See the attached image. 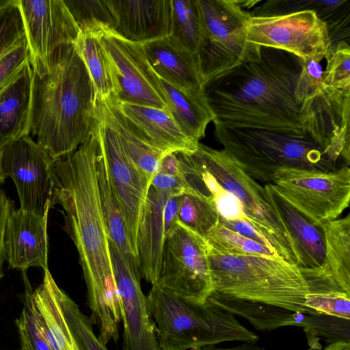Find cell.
<instances>
[{
    "label": "cell",
    "mask_w": 350,
    "mask_h": 350,
    "mask_svg": "<svg viewBox=\"0 0 350 350\" xmlns=\"http://www.w3.org/2000/svg\"><path fill=\"white\" fill-rule=\"evenodd\" d=\"M178 219L204 239L219 222V214L213 198L194 191L180 198Z\"/></svg>",
    "instance_id": "1f68e13d"
},
{
    "label": "cell",
    "mask_w": 350,
    "mask_h": 350,
    "mask_svg": "<svg viewBox=\"0 0 350 350\" xmlns=\"http://www.w3.org/2000/svg\"><path fill=\"white\" fill-rule=\"evenodd\" d=\"M14 202L3 190H0V281L4 276L3 264L6 260L5 248V234L8 219L11 211L14 208Z\"/></svg>",
    "instance_id": "ee69618b"
},
{
    "label": "cell",
    "mask_w": 350,
    "mask_h": 350,
    "mask_svg": "<svg viewBox=\"0 0 350 350\" xmlns=\"http://www.w3.org/2000/svg\"><path fill=\"white\" fill-rule=\"evenodd\" d=\"M118 102L168 109L160 79L152 68L143 44L124 40L112 31L100 37Z\"/></svg>",
    "instance_id": "4fadbf2b"
},
{
    "label": "cell",
    "mask_w": 350,
    "mask_h": 350,
    "mask_svg": "<svg viewBox=\"0 0 350 350\" xmlns=\"http://www.w3.org/2000/svg\"><path fill=\"white\" fill-rule=\"evenodd\" d=\"M155 284L176 296L200 304L204 302L212 292L206 243L180 221L165 240Z\"/></svg>",
    "instance_id": "8fae6325"
},
{
    "label": "cell",
    "mask_w": 350,
    "mask_h": 350,
    "mask_svg": "<svg viewBox=\"0 0 350 350\" xmlns=\"http://www.w3.org/2000/svg\"><path fill=\"white\" fill-rule=\"evenodd\" d=\"M5 178L6 177L2 174L0 168V185L4 183Z\"/></svg>",
    "instance_id": "c3c4849f"
},
{
    "label": "cell",
    "mask_w": 350,
    "mask_h": 350,
    "mask_svg": "<svg viewBox=\"0 0 350 350\" xmlns=\"http://www.w3.org/2000/svg\"><path fill=\"white\" fill-rule=\"evenodd\" d=\"M300 119L303 131L334 161L349 166L350 93L325 86L301 103Z\"/></svg>",
    "instance_id": "5bb4252c"
},
{
    "label": "cell",
    "mask_w": 350,
    "mask_h": 350,
    "mask_svg": "<svg viewBox=\"0 0 350 350\" xmlns=\"http://www.w3.org/2000/svg\"><path fill=\"white\" fill-rule=\"evenodd\" d=\"M48 214L43 216L23 209H12L5 234L9 268L26 272L31 267L48 268Z\"/></svg>",
    "instance_id": "d6986e66"
},
{
    "label": "cell",
    "mask_w": 350,
    "mask_h": 350,
    "mask_svg": "<svg viewBox=\"0 0 350 350\" xmlns=\"http://www.w3.org/2000/svg\"><path fill=\"white\" fill-rule=\"evenodd\" d=\"M207 252L213 286L208 299L255 329L291 325L293 312L314 314L305 306L308 286L296 265L280 257L221 254L208 245Z\"/></svg>",
    "instance_id": "3957f363"
},
{
    "label": "cell",
    "mask_w": 350,
    "mask_h": 350,
    "mask_svg": "<svg viewBox=\"0 0 350 350\" xmlns=\"http://www.w3.org/2000/svg\"><path fill=\"white\" fill-rule=\"evenodd\" d=\"M321 226L325 245L323 263L300 271L306 281L328 282L350 294V215Z\"/></svg>",
    "instance_id": "7402d4cb"
},
{
    "label": "cell",
    "mask_w": 350,
    "mask_h": 350,
    "mask_svg": "<svg viewBox=\"0 0 350 350\" xmlns=\"http://www.w3.org/2000/svg\"><path fill=\"white\" fill-rule=\"evenodd\" d=\"M302 60L260 46L258 61L242 64L204 86L213 122L230 128L303 131L295 90Z\"/></svg>",
    "instance_id": "7a4b0ae2"
},
{
    "label": "cell",
    "mask_w": 350,
    "mask_h": 350,
    "mask_svg": "<svg viewBox=\"0 0 350 350\" xmlns=\"http://www.w3.org/2000/svg\"><path fill=\"white\" fill-rule=\"evenodd\" d=\"M26 39L19 0L0 1V57Z\"/></svg>",
    "instance_id": "8d00e7d4"
},
{
    "label": "cell",
    "mask_w": 350,
    "mask_h": 350,
    "mask_svg": "<svg viewBox=\"0 0 350 350\" xmlns=\"http://www.w3.org/2000/svg\"><path fill=\"white\" fill-rule=\"evenodd\" d=\"M97 150L95 128L75 151L54 160L52 206L63 208L65 230L77 249L87 285L90 319L98 328V339L106 344L119 338L122 309L99 196Z\"/></svg>",
    "instance_id": "6da1fadb"
},
{
    "label": "cell",
    "mask_w": 350,
    "mask_h": 350,
    "mask_svg": "<svg viewBox=\"0 0 350 350\" xmlns=\"http://www.w3.org/2000/svg\"><path fill=\"white\" fill-rule=\"evenodd\" d=\"M110 257L118 291L124 325L122 350H162L139 273L131 269L115 244L109 239Z\"/></svg>",
    "instance_id": "2e32d148"
},
{
    "label": "cell",
    "mask_w": 350,
    "mask_h": 350,
    "mask_svg": "<svg viewBox=\"0 0 350 350\" xmlns=\"http://www.w3.org/2000/svg\"><path fill=\"white\" fill-rule=\"evenodd\" d=\"M32 68L29 60L0 90V152L10 142L30 134Z\"/></svg>",
    "instance_id": "cb8c5ba5"
},
{
    "label": "cell",
    "mask_w": 350,
    "mask_h": 350,
    "mask_svg": "<svg viewBox=\"0 0 350 350\" xmlns=\"http://www.w3.org/2000/svg\"><path fill=\"white\" fill-rule=\"evenodd\" d=\"M323 83L325 86L350 93V46L347 42H338L326 58Z\"/></svg>",
    "instance_id": "74e56055"
},
{
    "label": "cell",
    "mask_w": 350,
    "mask_h": 350,
    "mask_svg": "<svg viewBox=\"0 0 350 350\" xmlns=\"http://www.w3.org/2000/svg\"><path fill=\"white\" fill-rule=\"evenodd\" d=\"M323 350H350V342L338 341L329 344Z\"/></svg>",
    "instance_id": "7dc6e473"
},
{
    "label": "cell",
    "mask_w": 350,
    "mask_h": 350,
    "mask_svg": "<svg viewBox=\"0 0 350 350\" xmlns=\"http://www.w3.org/2000/svg\"><path fill=\"white\" fill-rule=\"evenodd\" d=\"M21 350H53L42 333L28 301L24 299L22 312L16 320Z\"/></svg>",
    "instance_id": "f35d334b"
},
{
    "label": "cell",
    "mask_w": 350,
    "mask_h": 350,
    "mask_svg": "<svg viewBox=\"0 0 350 350\" xmlns=\"http://www.w3.org/2000/svg\"><path fill=\"white\" fill-rule=\"evenodd\" d=\"M97 114L112 129L126 156L150 181L165 155L150 144L126 119L113 96L96 99Z\"/></svg>",
    "instance_id": "484cf974"
},
{
    "label": "cell",
    "mask_w": 350,
    "mask_h": 350,
    "mask_svg": "<svg viewBox=\"0 0 350 350\" xmlns=\"http://www.w3.org/2000/svg\"><path fill=\"white\" fill-rule=\"evenodd\" d=\"M244 32L248 42L284 51L304 61L321 62L333 49L327 25L312 9L251 15L245 23Z\"/></svg>",
    "instance_id": "30bf717a"
},
{
    "label": "cell",
    "mask_w": 350,
    "mask_h": 350,
    "mask_svg": "<svg viewBox=\"0 0 350 350\" xmlns=\"http://www.w3.org/2000/svg\"><path fill=\"white\" fill-rule=\"evenodd\" d=\"M256 342H243L241 345L229 347H218L216 345H208L195 350H265L264 347L258 346Z\"/></svg>",
    "instance_id": "bcb514c9"
},
{
    "label": "cell",
    "mask_w": 350,
    "mask_h": 350,
    "mask_svg": "<svg viewBox=\"0 0 350 350\" xmlns=\"http://www.w3.org/2000/svg\"><path fill=\"white\" fill-rule=\"evenodd\" d=\"M97 138V179L100 200L109 237L118 247L131 269L141 274L137 257L130 245L123 215L112 184L105 154L98 135Z\"/></svg>",
    "instance_id": "f1b7e54d"
},
{
    "label": "cell",
    "mask_w": 350,
    "mask_h": 350,
    "mask_svg": "<svg viewBox=\"0 0 350 350\" xmlns=\"http://www.w3.org/2000/svg\"><path fill=\"white\" fill-rule=\"evenodd\" d=\"M80 31H112L114 21L106 0H64Z\"/></svg>",
    "instance_id": "d590c367"
},
{
    "label": "cell",
    "mask_w": 350,
    "mask_h": 350,
    "mask_svg": "<svg viewBox=\"0 0 350 350\" xmlns=\"http://www.w3.org/2000/svg\"><path fill=\"white\" fill-rule=\"evenodd\" d=\"M325 88L323 70L321 62L312 59L302 60L301 70L295 90L297 100L302 103L304 100L319 94Z\"/></svg>",
    "instance_id": "ab89813d"
},
{
    "label": "cell",
    "mask_w": 350,
    "mask_h": 350,
    "mask_svg": "<svg viewBox=\"0 0 350 350\" xmlns=\"http://www.w3.org/2000/svg\"><path fill=\"white\" fill-rule=\"evenodd\" d=\"M158 172L181 178L179 162L176 152L167 153L162 157Z\"/></svg>",
    "instance_id": "f6af8a7d"
},
{
    "label": "cell",
    "mask_w": 350,
    "mask_h": 350,
    "mask_svg": "<svg viewBox=\"0 0 350 350\" xmlns=\"http://www.w3.org/2000/svg\"><path fill=\"white\" fill-rule=\"evenodd\" d=\"M143 47L159 79L184 90L204 89L196 55L182 48L169 36L143 44Z\"/></svg>",
    "instance_id": "603a6c76"
},
{
    "label": "cell",
    "mask_w": 350,
    "mask_h": 350,
    "mask_svg": "<svg viewBox=\"0 0 350 350\" xmlns=\"http://www.w3.org/2000/svg\"><path fill=\"white\" fill-rule=\"evenodd\" d=\"M201 39L196 57L204 86L237 66L260 58V46L248 42L244 25L252 15L242 2L198 0Z\"/></svg>",
    "instance_id": "ba28073f"
},
{
    "label": "cell",
    "mask_w": 350,
    "mask_h": 350,
    "mask_svg": "<svg viewBox=\"0 0 350 350\" xmlns=\"http://www.w3.org/2000/svg\"><path fill=\"white\" fill-rule=\"evenodd\" d=\"M168 110L183 132L199 143L204 137L208 124L215 116L206 99L204 89L187 90L172 85L160 79Z\"/></svg>",
    "instance_id": "83f0119b"
},
{
    "label": "cell",
    "mask_w": 350,
    "mask_h": 350,
    "mask_svg": "<svg viewBox=\"0 0 350 350\" xmlns=\"http://www.w3.org/2000/svg\"><path fill=\"white\" fill-rule=\"evenodd\" d=\"M219 223L244 237L271 247L266 239L244 218L226 219L219 215Z\"/></svg>",
    "instance_id": "7bdbcfd3"
},
{
    "label": "cell",
    "mask_w": 350,
    "mask_h": 350,
    "mask_svg": "<svg viewBox=\"0 0 350 350\" xmlns=\"http://www.w3.org/2000/svg\"><path fill=\"white\" fill-rule=\"evenodd\" d=\"M147 299L162 350H195L224 342L258 340V335L234 315L208 298L195 303L154 284Z\"/></svg>",
    "instance_id": "8992f818"
},
{
    "label": "cell",
    "mask_w": 350,
    "mask_h": 350,
    "mask_svg": "<svg viewBox=\"0 0 350 350\" xmlns=\"http://www.w3.org/2000/svg\"><path fill=\"white\" fill-rule=\"evenodd\" d=\"M27 39L10 52L0 57V90L10 83L29 60Z\"/></svg>",
    "instance_id": "60d3db41"
},
{
    "label": "cell",
    "mask_w": 350,
    "mask_h": 350,
    "mask_svg": "<svg viewBox=\"0 0 350 350\" xmlns=\"http://www.w3.org/2000/svg\"><path fill=\"white\" fill-rule=\"evenodd\" d=\"M204 240L208 247L221 254L280 257L271 247L244 237L219 223L209 232Z\"/></svg>",
    "instance_id": "e575fe53"
},
{
    "label": "cell",
    "mask_w": 350,
    "mask_h": 350,
    "mask_svg": "<svg viewBox=\"0 0 350 350\" xmlns=\"http://www.w3.org/2000/svg\"><path fill=\"white\" fill-rule=\"evenodd\" d=\"M185 154L197 170L234 197L245 219L280 258L297 265L292 241L265 186L245 174L223 149L199 143L194 152Z\"/></svg>",
    "instance_id": "52a82bcc"
},
{
    "label": "cell",
    "mask_w": 350,
    "mask_h": 350,
    "mask_svg": "<svg viewBox=\"0 0 350 350\" xmlns=\"http://www.w3.org/2000/svg\"><path fill=\"white\" fill-rule=\"evenodd\" d=\"M296 326L302 327L311 349H321L319 338L332 344L338 341L350 342V320L326 314L300 313Z\"/></svg>",
    "instance_id": "d6a6232c"
},
{
    "label": "cell",
    "mask_w": 350,
    "mask_h": 350,
    "mask_svg": "<svg viewBox=\"0 0 350 350\" xmlns=\"http://www.w3.org/2000/svg\"><path fill=\"white\" fill-rule=\"evenodd\" d=\"M113 99L126 119L150 144L163 154H189L197 148L200 142L191 140L183 132L168 109L122 103Z\"/></svg>",
    "instance_id": "44dd1931"
},
{
    "label": "cell",
    "mask_w": 350,
    "mask_h": 350,
    "mask_svg": "<svg viewBox=\"0 0 350 350\" xmlns=\"http://www.w3.org/2000/svg\"><path fill=\"white\" fill-rule=\"evenodd\" d=\"M29 60L44 59L63 44L75 43L80 30L64 0H19Z\"/></svg>",
    "instance_id": "e0dca14e"
},
{
    "label": "cell",
    "mask_w": 350,
    "mask_h": 350,
    "mask_svg": "<svg viewBox=\"0 0 350 350\" xmlns=\"http://www.w3.org/2000/svg\"><path fill=\"white\" fill-rule=\"evenodd\" d=\"M32 68L30 133L53 159L75 151L98 121L92 80L75 43L63 44Z\"/></svg>",
    "instance_id": "277c9868"
},
{
    "label": "cell",
    "mask_w": 350,
    "mask_h": 350,
    "mask_svg": "<svg viewBox=\"0 0 350 350\" xmlns=\"http://www.w3.org/2000/svg\"><path fill=\"white\" fill-rule=\"evenodd\" d=\"M54 291L77 349L108 350L94 334L90 318L81 311L78 305L57 284Z\"/></svg>",
    "instance_id": "836d02e7"
},
{
    "label": "cell",
    "mask_w": 350,
    "mask_h": 350,
    "mask_svg": "<svg viewBox=\"0 0 350 350\" xmlns=\"http://www.w3.org/2000/svg\"><path fill=\"white\" fill-rule=\"evenodd\" d=\"M112 14V32L145 44L170 36L171 0H106Z\"/></svg>",
    "instance_id": "ac0fdd59"
},
{
    "label": "cell",
    "mask_w": 350,
    "mask_h": 350,
    "mask_svg": "<svg viewBox=\"0 0 350 350\" xmlns=\"http://www.w3.org/2000/svg\"><path fill=\"white\" fill-rule=\"evenodd\" d=\"M101 33L80 31L75 42L92 80L96 99L113 96V86L108 61L104 51Z\"/></svg>",
    "instance_id": "f546056e"
},
{
    "label": "cell",
    "mask_w": 350,
    "mask_h": 350,
    "mask_svg": "<svg viewBox=\"0 0 350 350\" xmlns=\"http://www.w3.org/2000/svg\"><path fill=\"white\" fill-rule=\"evenodd\" d=\"M44 272L42 283L33 291L25 278L24 299L53 350H78L55 295L56 282L49 269Z\"/></svg>",
    "instance_id": "d4e9b609"
},
{
    "label": "cell",
    "mask_w": 350,
    "mask_h": 350,
    "mask_svg": "<svg viewBox=\"0 0 350 350\" xmlns=\"http://www.w3.org/2000/svg\"><path fill=\"white\" fill-rule=\"evenodd\" d=\"M97 117L96 133L105 154L130 245L137 257L139 220L151 181L124 153L112 129L98 114Z\"/></svg>",
    "instance_id": "9a60e30c"
},
{
    "label": "cell",
    "mask_w": 350,
    "mask_h": 350,
    "mask_svg": "<svg viewBox=\"0 0 350 350\" xmlns=\"http://www.w3.org/2000/svg\"><path fill=\"white\" fill-rule=\"evenodd\" d=\"M169 37L182 48L197 54L201 39V19L198 0H171Z\"/></svg>",
    "instance_id": "4dcf8cb0"
},
{
    "label": "cell",
    "mask_w": 350,
    "mask_h": 350,
    "mask_svg": "<svg viewBox=\"0 0 350 350\" xmlns=\"http://www.w3.org/2000/svg\"><path fill=\"white\" fill-rule=\"evenodd\" d=\"M288 233L300 269H314L323 263L325 245L321 226H316L296 211L266 184Z\"/></svg>",
    "instance_id": "4316f807"
},
{
    "label": "cell",
    "mask_w": 350,
    "mask_h": 350,
    "mask_svg": "<svg viewBox=\"0 0 350 350\" xmlns=\"http://www.w3.org/2000/svg\"><path fill=\"white\" fill-rule=\"evenodd\" d=\"M170 196L150 185L139 220L136 254L141 276L152 285L159 274L165 240L170 233L165 206Z\"/></svg>",
    "instance_id": "ffe728a7"
},
{
    "label": "cell",
    "mask_w": 350,
    "mask_h": 350,
    "mask_svg": "<svg viewBox=\"0 0 350 350\" xmlns=\"http://www.w3.org/2000/svg\"><path fill=\"white\" fill-rule=\"evenodd\" d=\"M213 123L215 137L223 150L257 182L271 183L282 168L331 172L347 166L334 161L306 133L230 128Z\"/></svg>",
    "instance_id": "5b68a950"
},
{
    "label": "cell",
    "mask_w": 350,
    "mask_h": 350,
    "mask_svg": "<svg viewBox=\"0 0 350 350\" xmlns=\"http://www.w3.org/2000/svg\"><path fill=\"white\" fill-rule=\"evenodd\" d=\"M269 185L316 226L337 219L349 206V166L331 172L282 168Z\"/></svg>",
    "instance_id": "9c48e42d"
},
{
    "label": "cell",
    "mask_w": 350,
    "mask_h": 350,
    "mask_svg": "<svg viewBox=\"0 0 350 350\" xmlns=\"http://www.w3.org/2000/svg\"><path fill=\"white\" fill-rule=\"evenodd\" d=\"M150 185L155 189L174 196H182L187 191V187L179 176L158 172L151 180Z\"/></svg>",
    "instance_id": "b9f144b4"
},
{
    "label": "cell",
    "mask_w": 350,
    "mask_h": 350,
    "mask_svg": "<svg viewBox=\"0 0 350 350\" xmlns=\"http://www.w3.org/2000/svg\"><path fill=\"white\" fill-rule=\"evenodd\" d=\"M54 159L29 135L10 142L0 152V168L16 186L21 208L38 215L49 213L55 191Z\"/></svg>",
    "instance_id": "7c38bea8"
}]
</instances>
